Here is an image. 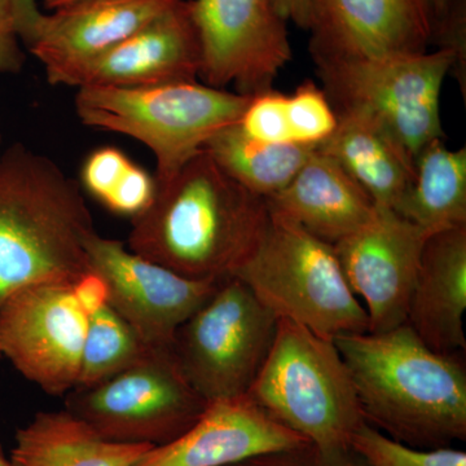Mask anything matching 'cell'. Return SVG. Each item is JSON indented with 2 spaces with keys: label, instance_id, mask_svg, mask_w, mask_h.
Wrapping results in <instances>:
<instances>
[{
  "label": "cell",
  "instance_id": "cell-15",
  "mask_svg": "<svg viewBox=\"0 0 466 466\" xmlns=\"http://www.w3.org/2000/svg\"><path fill=\"white\" fill-rule=\"evenodd\" d=\"M177 0H79L43 15L29 51L48 84L78 88L88 67Z\"/></svg>",
  "mask_w": 466,
  "mask_h": 466
},
{
  "label": "cell",
  "instance_id": "cell-23",
  "mask_svg": "<svg viewBox=\"0 0 466 466\" xmlns=\"http://www.w3.org/2000/svg\"><path fill=\"white\" fill-rule=\"evenodd\" d=\"M204 150L236 182L267 198L290 183L315 147L257 142L235 124L214 135Z\"/></svg>",
  "mask_w": 466,
  "mask_h": 466
},
{
  "label": "cell",
  "instance_id": "cell-38",
  "mask_svg": "<svg viewBox=\"0 0 466 466\" xmlns=\"http://www.w3.org/2000/svg\"><path fill=\"white\" fill-rule=\"evenodd\" d=\"M2 142H3V137H2V131H0V155H2V152H3Z\"/></svg>",
  "mask_w": 466,
  "mask_h": 466
},
{
  "label": "cell",
  "instance_id": "cell-11",
  "mask_svg": "<svg viewBox=\"0 0 466 466\" xmlns=\"http://www.w3.org/2000/svg\"><path fill=\"white\" fill-rule=\"evenodd\" d=\"M201 46L202 84L233 85L247 96L271 90L291 58L276 0H191Z\"/></svg>",
  "mask_w": 466,
  "mask_h": 466
},
{
  "label": "cell",
  "instance_id": "cell-22",
  "mask_svg": "<svg viewBox=\"0 0 466 466\" xmlns=\"http://www.w3.org/2000/svg\"><path fill=\"white\" fill-rule=\"evenodd\" d=\"M394 211L429 235L466 226V148L443 139L417 153L412 180Z\"/></svg>",
  "mask_w": 466,
  "mask_h": 466
},
{
  "label": "cell",
  "instance_id": "cell-28",
  "mask_svg": "<svg viewBox=\"0 0 466 466\" xmlns=\"http://www.w3.org/2000/svg\"><path fill=\"white\" fill-rule=\"evenodd\" d=\"M133 159L116 147L92 150L81 168V182L86 191L104 204L121 182Z\"/></svg>",
  "mask_w": 466,
  "mask_h": 466
},
{
  "label": "cell",
  "instance_id": "cell-2",
  "mask_svg": "<svg viewBox=\"0 0 466 466\" xmlns=\"http://www.w3.org/2000/svg\"><path fill=\"white\" fill-rule=\"evenodd\" d=\"M364 421L392 440L433 450L466 440L464 351H434L407 323L333 339Z\"/></svg>",
  "mask_w": 466,
  "mask_h": 466
},
{
  "label": "cell",
  "instance_id": "cell-26",
  "mask_svg": "<svg viewBox=\"0 0 466 466\" xmlns=\"http://www.w3.org/2000/svg\"><path fill=\"white\" fill-rule=\"evenodd\" d=\"M288 121L291 139L299 146H320L332 137L339 126V116L323 88L305 81L287 100Z\"/></svg>",
  "mask_w": 466,
  "mask_h": 466
},
{
  "label": "cell",
  "instance_id": "cell-29",
  "mask_svg": "<svg viewBox=\"0 0 466 466\" xmlns=\"http://www.w3.org/2000/svg\"><path fill=\"white\" fill-rule=\"evenodd\" d=\"M228 466H367L351 449L329 451L312 443L260 453Z\"/></svg>",
  "mask_w": 466,
  "mask_h": 466
},
{
  "label": "cell",
  "instance_id": "cell-31",
  "mask_svg": "<svg viewBox=\"0 0 466 466\" xmlns=\"http://www.w3.org/2000/svg\"><path fill=\"white\" fill-rule=\"evenodd\" d=\"M12 0H0V75H17L26 63Z\"/></svg>",
  "mask_w": 466,
  "mask_h": 466
},
{
  "label": "cell",
  "instance_id": "cell-13",
  "mask_svg": "<svg viewBox=\"0 0 466 466\" xmlns=\"http://www.w3.org/2000/svg\"><path fill=\"white\" fill-rule=\"evenodd\" d=\"M429 236L391 208H376L370 222L333 245L350 289L364 302L368 332L406 323Z\"/></svg>",
  "mask_w": 466,
  "mask_h": 466
},
{
  "label": "cell",
  "instance_id": "cell-14",
  "mask_svg": "<svg viewBox=\"0 0 466 466\" xmlns=\"http://www.w3.org/2000/svg\"><path fill=\"white\" fill-rule=\"evenodd\" d=\"M315 64L419 55L434 41L431 0H311Z\"/></svg>",
  "mask_w": 466,
  "mask_h": 466
},
{
  "label": "cell",
  "instance_id": "cell-35",
  "mask_svg": "<svg viewBox=\"0 0 466 466\" xmlns=\"http://www.w3.org/2000/svg\"><path fill=\"white\" fill-rule=\"evenodd\" d=\"M431 7H433L434 17H435V25L446 16L447 12L451 7V3L452 0H431Z\"/></svg>",
  "mask_w": 466,
  "mask_h": 466
},
{
  "label": "cell",
  "instance_id": "cell-8",
  "mask_svg": "<svg viewBox=\"0 0 466 466\" xmlns=\"http://www.w3.org/2000/svg\"><path fill=\"white\" fill-rule=\"evenodd\" d=\"M278 321L247 284L229 276L180 325L171 349L184 376L208 403L240 397L265 363Z\"/></svg>",
  "mask_w": 466,
  "mask_h": 466
},
{
  "label": "cell",
  "instance_id": "cell-16",
  "mask_svg": "<svg viewBox=\"0 0 466 466\" xmlns=\"http://www.w3.org/2000/svg\"><path fill=\"white\" fill-rule=\"evenodd\" d=\"M305 443L311 441L279 424L244 394L210 401L188 431L152 447L135 466H228Z\"/></svg>",
  "mask_w": 466,
  "mask_h": 466
},
{
  "label": "cell",
  "instance_id": "cell-34",
  "mask_svg": "<svg viewBox=\"0 0 466 466\" xmlns=\"http://www.w3.org/2000/svg\"><path fill=\"white\" fill-rule=\"evenodd\" d=\"M309 3L311 0H276L281 16L305 30L309 27Z\"/></svg>",
  "mask_w": 466,
  "mask_h": 466
},
{
  "label": "cell",
  "instance_id": "cell-36",
  "mask_svg": "<svg viewBox=\"0 0 466 466\" xmlns=\"http://www.w3.org/2000/svg\"><path fill=\"white\" fill-rule=\"evenodd\" d=\"M76 2H79V0H45V5L54 11V9L66 7V5H73Z\"/></svg>",
  "mask_w": 466,
  "mask_h": 466
},
{
  "label": "cell",
  "instance_id": "cell-37",
  "mask_svg": "<svg viewBox=\"0 0 466 466\" xmlns=\"http://www.w3.org/2000/svg\"><path fill=\"white\" fill-rule=\"evenodd\" d=\"M0 466H15L12 464L11 460H8L3 455L2 450H0Z\"/></svg>",
  "mask_w": 466,
  "mask_h": 466
},
{
  "label": "cell",
  "instance_id": "cell-24",
  "mask_svg": "<svg viewBox=\"0 0 466 466\" xmlns=\"http://www.w3.org/2000/svg\"><path fill=\"white\" fill-rule=\"evenodd\" d=\"M133 328L106 305L87 317L76 388H87L133 366L148 351Z\"/></svg>",
  "mask_w": 466,
  "mask_h": 466
},
{
  "label": "cell",
  "instance_id": "cell-1",
  "mask_svg": "<svg viewBox=\"0 0 466 466\" xmlns=\"http://www.w3.org/2000/svg\"><path fill=\"white\" fill-rule=\"evenodd\" d=\"M127 248L192 280L233 276L269 222L266 198L245 188L202 149L131 219Z\"/></svg>",
  "mask_w": 466,
  "mask_h": 466
},
{
  "label": "cell",
  "instance_id": "cell-33",
  "mask_svg": "<svg viewBox=\"0 0 466 466\" xmlns=\"http://www.w3.org/2000/svg\"><path fill=\"white\" fill-rule=\"evenodd\" d=\"M12 3L21 41L29 48L35 41L36 32L45 14L39 9L36 0H12Z\"/></svg>",
  "mask_w": 466,
  "mask_h": 466
},
{
  "label": "cell",
  "instance_id": "cell-10",
  "mask_svg": "<svg viewBox=\"0 0 466 466\" xmlns=\"http://www.w3.org/2000/svg\"><path fill=\"white\" fill-rule=\"evenodd\" d=\"M73 283H43L17 290L0 306V357L52 397L78 382L87 315Z\"/></svg>",
  "mask_w": 466,
  "mask_h": 466
},
{
  "label": "cell",
  "instance_id": "cell-30",
  "mask_svg": "<svg viewBox=\"0 0 466 466\" xmlns=\"http://www.w3.org/2000/svg\"><path fill=\"white\" fill-rule=\"evenodd\" d=\"M156 189L157 182L155 175L149 174L146 168L133 161L121 182L103 205L116 216L134 219L152 204Z\"/></svg>",
  "mask_w": 466,
  "mask_h": 466
},
{
  "label": "cell",
  "instance_id": "cell-5",
  "mask_svg": "<svg viewBox=\"0 0 466 466\" xmlns=\"http://www.w3.org/2000/svg\"><path fill=\"white\" fill-rule=\"evenodd\" d=\"M247 394L279 424L323 450H349L364 422L333 339L289 319H279L274 343Z\"/></svg>",
  "mask_w": 466,
  "mask_h": 466
},
{
  "label": "cell",
  "instance_id": "cell-27",
  "mask_svg": "<svg viewBox=\"0 0 466 466\" xmlns=\"http://www.w3.org/2000/svg\"><path fill=\"white\" fill-rule=\"evenodd\" d=\"M288 95L274 88L253 95L238 125L250 139L266 144H294L287 113Z\"/></svg>",
  "mask_w": 466,
  "mask_h": 466
},
{
  "label": "cell",
  "instance_id": "cell-21",
  "mask_svg": "<svg viewBox=\"0 0 466 466\" xmlns=\"http://www.w3.org/2000/svg\"><path fill=\"white\" fill-rule=\"evenodd\" d=\"M317 148L334 159L379 208L397 207L412 180L415 161L376 126L339 116L332 137Z\"/></svg>",
  "mask_w": 466,
  "mask_h": 466
},
{
  "label": "cell",
  "instance_id": "cell-32",
  "mask_svg": "<svg viewBox=\"0 0 466 466\" xmlns=\"http://www.w3.org/2000/svg\"><path fill=\"white\" fill-rule=\"evenodd\" d=\"M72 289L76 302L87 317L108 305V287L103 278L91 269L76 279Z\"/></svg>",
  "mask_w": 466,
  "mask_h": 466
},
{
  "label": "cell",
  "instance_id": "cell-6",
  "mask_svg": "<svg viewBox=\"0 0 466 466\" xmlns=\"http://www.w3.org/2000/svg\"><path fill=\"white\" fill-rule=\"evenodd\" d=\"M233 276L276 317L305 325L324 339L370 328L333 245L288 220L269 216L256 249Z\"/></svg>",
  "mask_w": 466,
  "mask_h": 466
},
{
  "label": "cell",
  "instance_id": "cell-18",
  "mask_svg": "<svg viewBox=\"0 0 466 466\" xmlns=\"http://www.w3.org/2000/svg\"><path fill=\"white\" fill-rule=\"evenodd\" d=\"M269 216L334 245L375 214L372 198L329 156L315 148L285 188L266 198Z\"/></svg>",
  "mask_w": 466,
  "mask_h": 466
},
{
  "label": "cell",
  "instance_id": "cell-7",
  "mask_svg": "<svg viewBox=\"0 0 466 466\" xmlns=\"http://www.w3.org/2000/svg\"><path fill=\"white\" fill-rule=\"evenodd\" d=\"M455 55L440 48L406 56L318 63L323 90L337 116L376 126L415 161L426 144L443 139L441 86Z\"/></svg>",
  "mask_w": 466,
  "mask_h": 466
},
{
  "label": "cell",
  "instance_id": "cell-12",
  "mask_svg": "<svg viewBox=\"0 0 466 466\" xmlns=\"http://www.w3.org/2000/svg\"><path fill=\"white\" fill-rule=\"evenodd\" d=\"M86 249L91 271L108 287V305L149 349H170L180 325L222 281L184 278L97 231Z\"/></svg>",
  "mask_w": 466,
  "mask_h": 466
},
{
  "label": "cell",
  "instance_id": "cell-19",
  "mask_svg": "<svg viewBox=\"0 0 466 466\" xmlns=\"http://www.w3.org/2000/svg\"><path fill=\"white\" fill-rule=\"evenodd\" d=\"M466 226L426 238L406 323L434 351L466 349Z\"/></svg>",
  "mask_w": 466,
  "mask_h": 466
},
{
  "label": "cell",
  "instance_id": "cell-20",
  "mask_svg": "<svg viewBox=\"0 0 466 466\" xmlns=\"http://www.w3.org/2000/svg\"><path fill=\"white\" fill-rule=\"evenodd\" d=\"M152 444L101 437L69 410L38 413L16 434L15 466H135Z\"/></svg>",
  "mask_w": 466,
  "mask_h": 466
},
{
  "label": "cell",
  "instance_id": "cell-17",
  "mask_svg": "<svg viewBox=\"0 0 466 466\" xmlns=\"http://www.w3.org/2000/svg\"><path fill=\"white\" fill-rule=\"evenodd\" d=\"M200 70L201 46L191 0H177L95 61L81 86L149 87L183 84L198 81Z\"/></svg>",
  "mask_w": 466,
  "mask_h": 466
},
{
  "label": "cell",
  "instance_id": "cell-25",
  "mask_svg": "<svg viewBox=\"0 0 466 466\" xmlns=\"http://www.w3.org/2000/svg\"><path fill=\"white\" fill-rule=\"evenodd\" d=\"M350 449L367 466H466L465 451L452 446L416 449L392 440L366 421L351 435Z\"/></svg>",
  "mask_w": 466,
  "mask_h": 466
},
{
  "label": "cell",
  "instance_id": "cell-3",
  "mask_svg": "<svg viewBox=\"0 0 466 466\" xmlns=\"http://www.w3.org/2000/svg\"><path fill=\"white\" fill-rule=\"evenodd\" d=\"M96 231L81 187L54 159L16 143L0 155V306L24 288L75 283Z\"/></svg>",
  "mask_w": 466,
  "mask_h": 466
},
{
  "label": "cell",
  "instance_id": "cell-9",
  "mask_svg": "<svg viewBox=\"0 0 466 466\" xmlns=\"http://www.w3.org/2000/svg\"><path fill=\"white\" fill-rule=\"evenodd\" d=\"M66 410L106 440L161 446L198 422L208 401L184 376L173 349H149L133 366L67 392Z\"/></svg>",
  "mask_w": 466,
  "mask_h": 466
},
{
  "label": "cell",
  "instance_id": "cell-4",
  "mask_svg": "<svg viewBox=\"0 0 466 466\" xmlns=\"http://www.w3.org/2000/svg\"><path fill=\"white\" fill-rule=\"evenodd\" d=\"M76 115L87 127L133 137L152 152L156 182L174 177L214 135L238 124L250 96L198 81L76 88Z\"/></svg>",
  "mask_w": 466,
  "mask_h": 466
}]
</instances>
